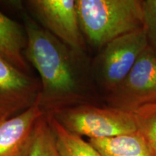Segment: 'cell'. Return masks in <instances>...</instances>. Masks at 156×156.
I'll list each match as a JSON object with an SVG mask.
<instances>
[{
  "label": "cell",
  "instance_id": "1",
  "mask_svg": "<svg viewBox=\"0 0 156 156\" xmlns=\"http://www.w3.org/2000/svg\"><path fill=\"white\" fill-rule=\"evenodd\" d=\"M24 28L25 56L39 75V105L44 114L93 104L95 85L87 54L74 51L28 15L24 16Z\"/></svg>",
  "mask_w": 156,
  "mask_h": 156
},
{
  "label": "cell",
  "instance_id": "2",
  "mask_svg": "<svg viewBox=\"0 0 156 156\" xmlns=\"http://www.w3.org/2000/svg\"><path fill=\"white\" fill-rule=\"evenodd\" d=\"M86 44L98 51L114 39L143 27L142 0H75Z\"/></svg>",
  "mask_w": 156,
  "mask_h": 156
},
{
  "label": "cell",
  "instance_id": "3",
  "mask_svg": "<svg viewBox=\"0 0 156 156\" xmlns=\"http://www.w3.org/2000/svg\"><path fill=\"white\" fill-rule=\"evenodd\" d=\"M147 47L143 27L108 43L91 62V75L95 86L106 95L114 91Z\"/></svg>",
  "mask_w": 156,
  "mask_h": 156
},
{
  "label": "cell",
  "instance_id": "4",
  "mask_svg": "<svg viewBox=\"0 0 156 156\" xmlns=\"http://www.w3.org/2000/svg\"><path fill=\"white\" fill-rule=\"evenodd\" d=\"M51 115L71 133L89 139L113 137L137 130L133 113L110 106L81 104Z\"/></svg>",
  "mask_w": 156,
  "mask_h": 156
},
{
  "label": "cell",
  "instance_id": "5",
  "mask_svg": "<svg viewBox=\"0 0 156 156\" xmlns=\"http://www.w3.org/2000/svg\"><path fill=\"white\" fill-rule=\"evenodd\" d=\"M105 100L108 106L130 113L156 103V54L149 46Z\"/></svg>",
  "mask_w": 156,
  "mask_h": 156
},
{
  "label": "cell",
  "instance_id": "6",
  "mask_svg": "<svg viewBox=\"0 0 156 156\" xmlns=\"http://www.w3.org/2000/svg\"><path fill=\"white\" fill-rule=\"evenodd\" d=\"M25 5L42 28L77 53L87 54L75 0H28Z\"/></svg>",
  "mask_w": 156,
  "mask_h": 156
},
{
  "label": "cell",
  "instance_id": "7",
  "mask_svg": "<svg viewBox=\"0 0 156 156\" xmlns=\"http://www.w3.org/2000/svg\"><path fill=\"white\" fill-rule=\"evenodd\" d=\"M41 83L0 56V122L34 106L38 98Z\"/></svg>",
  "mask_w": 156,
  "mask_h": 156
},
{
  "label": "cell",
  "instance_id": "8",
  "mask_svg": "<svg viewBox=\"0 0 156 156\" xmlns=\"http://www.w3.org/2000/svg\"><path fill=\"white\" fill-rule=\"evenodd\" d=\"M44 114L38 98L25 112L0 122V156H29L36 124Z\"/></svg>",
  "mask_w": 156,
  "mask_h": 156
},
{
  "label": "cell",
  "instance_id": "9",
  "mask_svg": "<svg viewBox=\"0 0 156 156\" xmlns=\"http://www.w3.org/2000/svg\"><path fill=\"white\" fill-rule=\"evenodd\" d=\"M26 45L24 26L0 11V56L17 69L28 74L30 67L25 56Z\"/></svg>",
  "mask_w": 156,
  "mask_h": 156
},
{
  "label": "cell",
  "instance_id": "10",
  "mask_svg": "<svg viewBox=\"0 0 156 156\" xmlns=\"http://www.w3.org/2000/svg\"><path fill=\"white\" fill-rule=\"evenodd\" d=\"M102 156H156L155 151L136 130L132 133L102 139H89Z\"/></svg>",
  "mask_w": 156,
  "mask_h": 156
},
{
  "label": "cell",
  "instance_id": "11",
  "mask_svg": "<svg viewBox=\"0 0 156 156\" xmlns=\"http://www.w3.org/2000/svg\"><path fill=\"white\" fill-rule=\"evenodd\" d=\"M46 115L62 156H102L88 141L64 129L51 115Z\"/></svg>",
  "mask_w": 156,
  "mask_h": 156
},
{
  "label": "cell",
  "instance_id": "12",
  "mask_svg": "<svg viewBox=\"0 0 156 156\" xmlns=\"http://www.w3.org/2000/svg\"><path fill=\"white\" fill-rule=\"evenodd\" d=\"M29 156H62L46 114L43 115L37 122Z\"/></svg>",
  "mask_w": 156,
  "mask_h": 156
},
{
  "label": "cell",
  "instance_id": "13",
  "mask_svg": "<svg viewBox=\"0 0 156 156\" xmlns=\"http://www.w3.org/2000/svg\"><path fill=\"white\" fill-rule=\"evenodd\" d=\"M133 114L137 131L156 153V103L142 107Z\"/></svg>",
  "mask_w": 156,
  "mask_h": 156
},
{
  "label": "cell",
  "instance_id": "14",
  "mask_svg": "<svg viewBox=\"0 0 156 156\" xmlns=\"http://www.w3.org/2000/svg\"><path fill=\"white\" fill-rule=\"evenodd\" d=\"M143 28L148 46L156 54V0H142Z\"/></svg>",
  "mask_w": 156,
  "mask_h": 156
}]
</instances>
